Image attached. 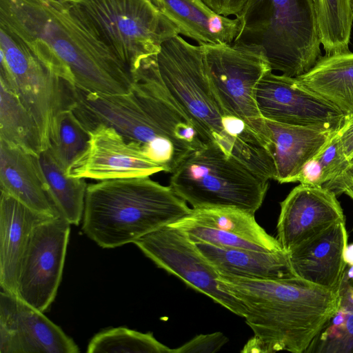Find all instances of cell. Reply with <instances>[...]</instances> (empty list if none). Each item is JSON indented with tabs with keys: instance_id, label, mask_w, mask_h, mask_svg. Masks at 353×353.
Instances as JSON below:
<instances>
[{
	"instance_id": "cell-24",
	"label": "cell",
	"mask_w": 353,
	"mask_h": 353,
	"mask_svg": "<svg viewBox=\"0 0 353 353\" xmlns=\"http://www.w3.org/2000/svg\"><path fill=\"white\" fill-rule=\"evenodd\" d=\"M294 182L321 186L336 196L344 194L353 200V161L344 154L337 132L307 162Z\"/></svg>"
},
{
	"instance_id": "cell-32",
	"label": "cell",
	"mask_w": 353,
	"mask_h": 353,
	"mask_svg": "<svg viewBox=\"0 0 353 353\" xmlns=\"http://www.w3.org/2000/svg\"><path fill=\"white\" fill-rule=\"evenodd\" d=\"M228 339L221 332L199 334L176 349L172 353H213L218 352Z\"/></svg>"
},
{
	"instance_id": "cell-31",
	"label": "cell",
	"mask_w": 353,
	"mask_h": 353,
	"mask_svg": "<svg viewBox=\"0 0 353 353\" xmlns=\"http://www.w3.org/2000/svg\"><path fill=\"white\" fill-rule=\"evenodd\" d=\"M88 353H172L152 332L143 333L125 327L103 330L90 340Z\"/></svg>"
},
{
	"instance_id": "cell-10",
	"label": "cell",
	"mask_w": 353,
	"mask_h": 353,
	"mask_svg": "<svg viewBox=\"0 0 353 353\" xmlns=\"http://www.w3.org/2000/svg\"><path fill=\"white\" fill-rule=\"evenodd\" d=\"M201 46L209 78L224 105L252 126L267 143L265 121L254 99L257 83L272 70L263 50L236 42Z\"/></svg>"
},
{
	"instance_id": "cell-1",
	"label": "cell",
	"mask_w": 353,
	"mask_h": 353,
	"mask_svg": "<svg viewBox=\"0 0 353 353\" xmlns=\"http://www.w3.org/2000/svg\"><path fill=\"white\" fill-rule=\"evenodd\" d=\"M0 26L81 90L109 94L132 90L130 70L67 0H0Z\"/></svg>"
},
{
	"instance_id": "cell-13",
	"label": "cell",
	"mask_w": 353,
	"mask_h": 353,
	"mask_svg": "<svg viewBox=\"0 0 353 353\" xmlns=\"http://www.w3.org/2000/svg\"><path fill=\"white\" fill-rule=\"evenodd\" d=\"M254 99L261 116L289 125L338 130L344 114L297 77L267 72L257 83Z\"/></svg>"
},
{
	"instance_id": "cell-29",
	"label": "cell",
	"mask_w": 353,
	"mask_h": 353,
	"mask_svg": "<svg viewBox=\"0 0 353 353\" xmlns=\"http://www.w3.org/2000/svg\"><path fill=\"white\" fill-rule=\"evenodd\" d=\"M320 39L325 55L350 52L353 24L352 0H314Z\"/></svg>"
},
{
	"instance_id": "cell-17",
	"label": "cell",
	"mask_w": 353,
	"mask_h": 353,
	"mask_svg": "<svg viewBox=\"0 0 353 353\" xmlns=\"http://www.w3.org/2000/svg\"><path fill=\"white\" fill-rule=\"evenodd\" d=\"M348 234L339 221L288 253L294 274L320 287L339 292L347 263Z\"/></svg>"
},
{
	"instance_id": "cell-14",
	"label": "cell",
	"mask_w": 353,
	"mask_h": 353,
	"mask_svg": "<svg viewBox=\"0 0 353 353\" xmlns=\"http://www.w3.org/2000/svg\"><path fill=\"white\" fill-rule=\"evenodd\" d=\"M89 132L88 145L70 165L68 176L103 181L150 176L163 171L139 145L126 140L114 128L100 125Z\"/></svg>"
},
{
	"instance_id": "cell-5",
	"label": "cell",
	"mask_w": 353,
	"mask_h": 353,
	"mask_svg": "<svg viewBox=\"0 0 353 353\" xmlns=\"http://www.w3.org/2000/svg\"><path fill=\"white\" fill-rule=\"evenodd\" d=\"M192 211L170 185L149 176L88 185L82 230L103 248H114L188 216Z\"/></svg>"
},
{
	"instance_id": "cell-21",
	"label": "cell",
	"mask_w": 353,
	"mask_h": 353,
	"mask_svg": "<svg viewBox=\"0 0 353 353\" xmlns=\"http://www.w3.org/2000/svg\"><path fill=\"white\" fill-rule=\"evenodd\" d=\"M179 30L199 45L228 44L237 36L241 21L216 13L203 0H153Z\"/></svg>"
},
{
	"instance_id": "cell-34",
	"label": "cell",
	"mask_w": 353,
	"mask_h": 353,
	"mask_svg": "<svg viewBox=\"0 0 353 353\" xmlns=\"http://www.w3.org/2000/svg\"><path fill=\"white\" fill-rule=\"evenodd\" d=\"M216 13L228 17H236L242 10L247 0H203Z\"/></svg>"
},
{
	"instance_id": "cell-11",
	"label": "cell",
	"mask_w": 353,
	"mask_h": 353,
	"mask_svg": "<svg viewBox=\"0 0 353 353\" xmlns=\"http://www.w3.org/2000/svg\"><path fill=\"white\" fill-rule=\"evenodd\" d=\"M133 243L159 268L234 314L244 317L241 304L230 294L220 290L219 273L183 230L169 225Z\"/></svg>"
},
{
	"instance_id": "cell-15",
	"label": "cell",
	"mask_w": 353,
	"mask_h": 353,
	"mask_svg": "<svg viewBox=\"0 0 353 353\" xmlns=\"http://www.w3.org/2000/svg\"><path fill=\"white\" fill-rule=\"evenodd\" d=\"M62 329L16 296L0 292V353H78Z\"/></svg>"
},
{
	"instance_id": "cell-37",
	"label": "cell",
	"mask_w": 353,
	"mask_h": 353,
	"mask_svg": "<svg viewBox=\"0 0 353 353\" xmlns=\"http://www.w3.org/2000/svg\"><path fill=\"white\" fill-rule=\"evenodd\" d=\"M352 6H353V0H352Z\"/></svg>"
},
{
	"instance_id": "cell-19",
	"label": "cell",
	"mask_w": 353,
	"mask_h": 353,
	"mask_svg": "<svg viewBox=\"0 0 353 353\" xmlns=\"http://www.w3.org/2000/svg\"><path fill=\"white\" fill-rule=\"evenodd\" d=\"M0 191L31 210L61 216L48 193L39 156L0 140Z\"/></svg>"
},
{
	"instance_id": "cell-23",
	"label": "cell",
	"mask_w": 353,
	"mask_h": 353,
	"mask_svg": "<svg viewBox=\"0 0 353 353\" xmlns=\"http://www.w3.org/2000/svg\"><path fill=\"white\" fill-rule=\"evenodd\" d=\"M297 78L344 115L353 113V52L321 57Z\"/></svg>"
},
{
	"instance_id": "cell-27",
	"label": "cell",
	"mask_w": 353,
	"mask_h": 353,
	"mask_svg": "<svg viewBox=\"0 0 353 353\" xmlns=\"http://www.w3.org/2000/svg\"><path fill=\"white\" fill-rule=\"evenodd\" d=\"M48 193L61 217L79 225L83 215L88 185L84 178L68 176L48 150L39 156Z\"/></svg>"
},
{
	"instance_id": "cell-33",
	"label": "cell",
	"mask_w": 353,
	"mask_h": 353,
	"mask_svg": "<svg viewBox=\"0 0 353 353\" xmlns=\"http://www.w3.org/2000/svg\"><path fill=\"white\" fill-rule=\"evenodd\" d=\"M341 148L345 156L353 160V113L344 115L342 124L337 131Z\"/></svg>"
},
{
	"instance_id": "cell-25",
	"label": "cell",
	"mask_w": 353,
	"mask_h": 353,
	"mask_svg": "<svg viewBox=\"0 0 353 353\" xmlns=\"http://www.w3.org/2000/svg\"><path fill=\"white\" fill-rule=\"evenodd\" d=\"M0 140L37 156L46 150L37 120L17 93L1 81Z\"/></svg>"
},
{
	"instance_id": "cell-35",
	"label": "cell",
	"mask_w": 353,
	"mask_h": 353,
	"mask_svg": "<svg viewBox=\"0 0 353 353\" xmlns=\"http://www.w3.org/2000/svg\"><path fill=\"white\" fill-rule=\"evenodd\" d=\"M345 259L347 263V265H353V243L350 245H347L345 253Z\"/></svg>"
},
{
	"instance_id": "cell-38",
	"label": "cell",
	"mask_w": 353,
	"mask_h": 353,
	"mask_svg": "<svg viewBox=\"0 0 353 353\" xmlns=\"http://www.w3.org/2000/svg\"><path fill=\"white\" fill-rule=\"evenodd\" d=\"M353 161V160H352Z\"/></svg>"
},
{
	"instance_id": "cell-26",
	"label": "cell",
	"mask_w": 353,
	"mask_h": 353,
	"mask_svg": "<svg viewBox=\"0 0 353 353\" xmlns=\"http://www.w3.org/2000/svg\"><path fill=\"white\" fill-rule=\"evenodd\" d=\"M182 219L194 225L239 235L257 243L268 252L283 250L278 239L259 225L254 214L238 208H192L191 212Z\"/></svg>"
},
{
	"instance_id": "cell-18",
	"label": "cell",
	"mask_w": 353,
	"mask_h": 353,
	"mask_svg": "<svg viewBox=\"0 0 353 353\" xmlns=\"http://www.w3.org/2000/svg\"><path fill=\"white\" fill-rule=\"evenodd\" d=\"M265 139L272 158L275 180L294 183L303 166L338 131L321 127L296 125L265 119Z\"/></svg>"
},
{
	"instance_id": "cell-9",
	"label": "cell",
	"mask_w": 353,
	"mask_h": 353,
	"mask_svg": "<svg viewBox=\"0 0 353 353\" xmlns=\"http://www.w3.org/2000/svg\"><path fill=\"white\" fill-rule=\"evenodd\" d=\"M0 81L18 95L34 116L46 150L54 117L70 108L72 87L56 75L19 37L0 26Z\"/></svg>"
},
{
	"instance_id": "cell-6",
	"label": "cell",
	"mask_w": 353,
	"mask_h": 353,
	"mask_svg": "<svg viewBox=\"0 0 353 353\" xmlns=\"http://www.w3.org/2000/svg\"><path fill=\"white\" fill-rule=\"evenodd\" d=\"M233 42L259 46L272 70L298 77L321 57L314 0H247Z\"/></svg>"
},
{
	"instance_id": "cell-16",
	"label": "cell",
	"mask_w": 353,
	"mask_h": 353,
	"mask_svg": "<svg viewBox=\"0 0 353 353\" xmlns=\"http://www.w3.org/2000/svg\"><path fill=\"white\" fill-rule=\"evenodd\" d=\"M280 205L277 239L286 252L334 223L345 220L336 195L321 186L300 183Z\"/></svg>"
},
{
	"instance_id": "cell-30",
	"label": "cell",
	"mask_w": 353,
	"mask_h": 353,
	"mask_svg": "<svg viewBox=\"0 0 353 353\" xmlns=\"http://www.w3.org/2000/svg\"><path fill=\"white\" fill-rule=\"evenodd\" d=\"M90 132L70 108L59 111L53 118L49 131L48 150L58 164L67 171L85 150Z\"/></svg>"
},
{
	"instance_id": "cell-7",
	"label": "cell",
	"mask_w": 353,
	"mask_h": 353,
	"mask_svg": "<svg viewBox=\"0 0 353 353\" xmlns=\"http://www.w3.org/2000/svg\"><path fill=\"white\" fill-rule=\"evenodd\" d=\"M169 185L192 208H234L254 214L263 202L269 180L204 143L181 162Z\"/></svg>"
},
{
	"instance_id": "cell-36",
	"label": "cell",
	"mask_w": 353,
	"mask_h": 353,
	"mask_svg": "<svg viewBox=\"0 0 353 353\" xmlns=\"http://www.w3.org/2000/svg\"><path fill=\"white\" fill-rule=\"evenodd\" d=\"M46 1H64L65 0H46Z\"/></svg>"
},
{
	"instance_id": "cell-12",
	"label": "cell",
	"mask_w": 353,
	"mask_h": 353,
	"mask_svg": "<svg viewBox=\"0 0 353 353\" xmlns=\"http://www.w3.org/2000/svg\"><path fill=\"white\" fill-rule=\"evenodd\" d=\"M70 232V224L61 216L44 221L33 229L23 254L16 296L43 312L56 297Z\"/></svg>"
},
{
	"instance_id": "cell-4",
	"label": "cell",
	"mask_w": 353,
	"mask_h": 353,
	"mask_svg": "<svg viewBox=\"0 0 353 353\" xmlns=\"http://www.w3.org/2000/svg\"><path fill=\"white\" fill-rule=\"evenodd\" d=\"M220 290L243 306L254 333L241 352H306L337 312L339 292L299 277L261 279L219 274Z\"/></svg>"
},
{
	"instance_id": "cell-2",
	"label": "cell",
	"mask_w": 353,
	"mask_h": 353,
	"mask_svg": "<svg viewBox=\"0 0 353 353\" xmlns=\"http://www.w3.org/2000/svg\"><path fill=\"white\" fill-rule=\"evenodd\" d=\"M142 63L184 111L204 143L268 180L275 179L266 141L224 105L209 78L201 45L190 44L178 34Z\"/></svg>"
},
{
	"instance_id": "cell-20",
	"label": "cell",
	"mask_w": 353,
	"mask_h": 353,
	"mask_svg": "<svg viewBox=\"0 0 353 353\" xmlns=\"http://www.w3.org/2000/svg\"><path fill=\"white\" fill-rule=\"evenodd\" d=\"M52 218L31 210L1 192L0 285L2 291L17 296L21 263L33 229Z\"/></svg>"
},
{
	"instance_id": "cell-3",
	"label": "cell",
	"mask_w": 353,
	"mask_h": 353,
	"mask_svg": "<svg viewBox=\"0 0 353 353\" xmlns=\"http://www.w3.org/2000/svg\"><path fill=\"white\" fill-rule=\"evenodd\" d=\"M70 108L88 130L103 125L139 145L172 174L203 142L179 104L156 79L135 81L131 91L109 94L72 88Z\"/></svg>"
},
{
	"instance_id": "cell-8",
	"label": "cell",
	"mask_w": 353,
	"mask_h": 353,
	"mask_svg": "<svg viewBox=\"0 0 353 353\" xmlns=\"http://www.w3.org/2000/svg\"><path fill=\"white\" fill-rule=\"evenodd\" d=\"M67 1L132 74L143 59L179 34L153 0Z\"/></svg>"
},
{
	"instance_id": "cell-22",
	"label": "cell",
	"mask_w": 353,
	"mask_h": 353,
	"mask_svg": "<svg viewBox=\"0 0 353 353\" xmlns=\"http://www.w3.org/2000/svg\"><path fill=\"white\" fill-rule=\"evenodd\" d=\"M196 244L219 274L261 279L296 276L284 250L268 252L223 248L203 243Z\"/></svg>"
},
{
	"instance_id": "cell-28",
	"label": "cell",
	"mask_w": 353,
	"mask_h": 353,
	"mask_svg": "<svg viewBox=\"0 0 353 353\" xmlns=\"http://www.w3.org/2000/svg\"><path fill=\"white\" fill-rule=\"evenodd\" d=\"M339 295L337 312L307 352L353 353V265L346 266Z\"/></svg>"
}]
</instances>
